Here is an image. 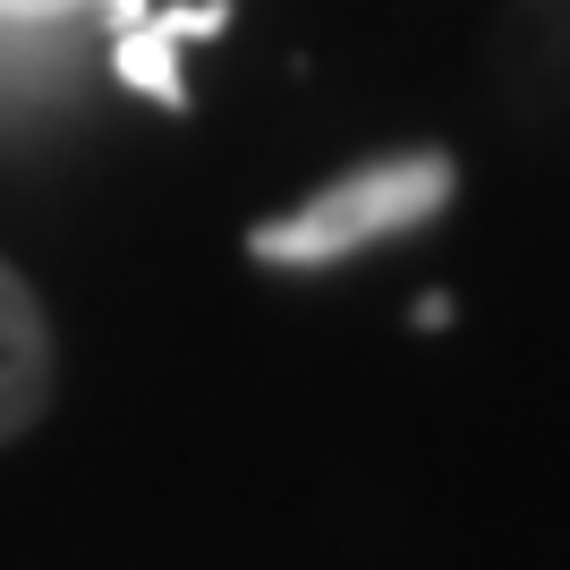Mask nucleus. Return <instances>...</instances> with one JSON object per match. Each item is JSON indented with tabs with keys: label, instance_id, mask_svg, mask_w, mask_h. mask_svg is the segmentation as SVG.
I'll return each instance as SVG.
<instances>
[{
	"label": "nucleus",
	"instance_id": "obj_1",
	"mask_svg": "<svg viewBox=\"0 0 570 570\" xmlns=\"http://www.w3.org/2000/svg\"><path fill=\"white\" fill-rule=\"evenodd\" d=\"M452 205V154H392V163H366L333 188H315L298 214L256 222L247 230V256L256 264H341L375 238H401L417 222H434Z\"/></svg>",
	"mask_w": 570,
	"mask_h": 570
},
{
	"label": "nucleus",
	"instance_id": "obj_2",
	"mask_svg": "<svg viewBox=\"0 0 570 570\" xmlns=\"http://www.w3.org/2000/svg\"><path fill=\"white\" fill-rule=\"evenodd\" d=\"M51 409V324L26 273L0 264V443H18Z\"/></svg>",
	"mask_w": 570,
	"mask_h": 570
},
{
	"label": "nucleus",
	"instance_id": "obj_3",
	"mask_svg": "<svg viewBox=\"0 0 570 570\" xmlns=\"http://www.w3.org/2000/svg\"><path fill=\"white\" fill-rule=\"evenodd\" d=\"M230 26V0H196V9H163V18H137L111 35V69L154 95L163 111H188V77H179V43L188 35H222Z\"/></svg>",
	"mask_w": 570,
	"mask_h": 570
},
{
	"label": "nucleus",
	"instance_id": "obj_4",
	"mask_svg": "<svg viewBox=\"0 0 570 570\" xmlns=\"http://www.w3.org/2000/svg\"><path fill=\"white\" fill-rule=\"evenodd\" d=\"M86 0H0V18L9 26H60V18H77Z\"/></svg>",
	"mask_w": 570,
	"mask_h": 570
}]
</instances>
